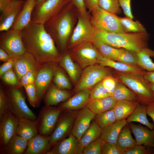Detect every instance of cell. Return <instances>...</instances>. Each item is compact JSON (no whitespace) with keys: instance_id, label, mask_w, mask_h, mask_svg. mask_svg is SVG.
<instances>
[{"instance_id":"obj_1","label":"cell","mask_w":154,"mask_h":154,"mask_svg":"<svg viewBox=\"0 0 154 154\" xmlns=\"http://www.w3.org/2000/svg\"><path fill=\"white\" fill-rule=\"evenodd\" d=\"M22 40L26 52L40 63H59L61 54L44 25L31 22L22 30Z\"/></svg>"},{"instance_id":"obj_2","label":"cell","mask_w":154,"mask_h":154,"mask_svg":"<svg viewBox=\"0 0 154 154\" xmlns=\"http://www.w3.org/2000/svg\"><path fill=\"white\" fill-rule=\"evenodd\" d=\"M78 11L71 1L44 25L62 54L68 50L69 41L78 21Z\"/></svg>"},{"instance_id":"obj_3","label":"cell","mask_w":154,"mask_h":154,"mask_svg":"<svg viewBox=\"0 0 154 154\" xmlns=\"http://www.w3.org/2000/svg\"><path fill=\"white\" fill-rule=\"evenodd\" d=\"M96 29L95 40H99L111 46L135 52L147 47L149 37L147 32L117 33Z\"/></svg>"},{"instance_id":"obj_4","label":"cell","mask_w":154,"mask_h":154,"mask_svg":"<svg viewBox=\"0 0 154 154\" xmlns=\"http://www.w3.org/2000/svg\"><path fill=\"white\" fill-rule=\"evenodd\" d=\"M115 74L120 81L136 94L137 101L146 106L154 101V95L149 83L143 76L120 72L116 71Z\"/></svg>"},{"instance_id":"obj_5","label":"cell","mask_w":154,"mask_h":154,"mask_svg":"<svg viewBox=\"0 0 154 154\" xmlns=\"http://www.w3.org/2000/svg\"><path fill=\"white\" fill-rule=\"evenodd\" d=\"M20 87L9 86L4 87L8 102V110L17 118L36 121V114L28 107Z\"/></svg>"},{"instance_id":"obj_6","label":"cell","mask_w":154,"mask_h":154,"mask_svg":"<svg viewBox=\"0 0 154 154\" xmlns=\"http://www.w3.org/2000/svg\"><path fill=\"white\" fill-rule=\"evenodd\" d=\"M90 14L78 13L77 22L69 41L68 50L84 42H93L96 39V29L90 20Z\"/></svg>"},{"instance_id":"obj_7","label":"cell","mask_w":154,"mask_h":154,"mask_svg":"<svg viewBox=\"0 0 154 154\" xmlns=\"http://www.w3.org/2000/svg\"><path fill=\"white\" fill-rule=\"evenodd\" d=\"M91 13V21L96 29L110 33H127L116 14L106 11L98 6Z\"/></svg>"},{"instance_id":"obj_8","label":"cell","mask_w":154,"mask_h":154,"mask_svg":"<svg viewBox=\"0 0 154 154\" xmlns=\"http://www.w3.org/2000/svg\"><path fill=\"white\" fill-rule=\"evenodd\" d=\"M111 74V72L109 68L99 64L87 67L83 69L73 91L76 93L82 90H90L106 76Z\"/></svg>"},{"instance_id":"obj_9","label":"cell","mask_w":154,"mask_h":154,"mask_svg":"<svg viewBox=\"0 0 154 154\" xmlns=\"http://www.w3.org/2000/svg\"><path fill=\"white\" fill-rule=\"evenodd\" d=\"M68 50L73 60L82 69L99 63L101 54L92 42H84Z\"/></svg>"},{"instance_id":"obj_10","label":"cell","mask_w":154,"mask_h":154,"mask_svg":"<svg viewBox=\"0 0 154 154\" xmlns=\"http://www.w3.org/2000/svg\"><path fill=\"white\" fill-rule=\"evenodd\" d=\"M0 48L11 57L21 55L26 51L23 43L21 31L11 28L1 32Z\"/></svg>"},{"instance_id":"obj_11","label":"cell","mask_w":154,"mask_h":154,"mask_svg":"<svg viewBox=\"0 0 154 154\" xmlns=\"http://www.w3.org/2000/svg\"><path fill=\"white\" fill-rule=\"evenodd\" d=\"M71 0H46L40 6L35 7L31 21L44 24L60 12Z\"/></svg>"},{"instance_id":"obj_12","label":"cell","mask_w":154,"mask_h":154,"mask_svg":"<svg viewBox=\"0 0 154 154\" xmlns=\"http://www.w3.org/2000/svg\"><path fill=\"white\" fill-rule=\"evenodd\" d=\"M62 111L58 107L45 105L43 106L36 121L38 134L45 136L50 135Z\"/></svg>"},{"instance_id":"obj_13","label":"cell","mask_w":154,"mask_h":154,"mask_svg":"<svg viewBox=\"0 0 154 154\" xmlns=\"http://www.w3.org/2000/svg\"><path fill=\"white\" fill-rule=\"evenodd\" d=\"M58 64L54 62L42 64L38 71L35 84L39 105L51 84L54 75L58 67Z\"/></svg>"},{"instance_id":"obj_14","label":"cell","mask_w":154,"mask_h":154,"mask_svg":"<svg viewBox=\"0 0 154 154\" xmlns=\"http://www.w3.org/2000/svg\"><path fill=\"white\" fill-rule=\"evenodd\" d=\"M77 113L75 111H62L54 131L49 136V143L51 146L66 138L70 133Z\"/></svg>"},{"instance_id":"obj_15","label":"cell","mask_w":154,"mask_h":154,"mask_svg":"<svg viewBox=\"0 0 154 154\" xmlns=\"http://www.w3.org/2000/svg\"><path fill=\"white\" fill-rule=\"evenodd\" d=\"M19 119L9 110L0 117V150L16 134Z\"/></svg>"},{"instance_id":"obj_16","label":"cell","mask_w":154,"mask_h":154,"mask_svg":"<svg viewBox=\"0 0 154 154\" xmlns=\"http://www.w3.org/2000/svg\"><path fill=\"white\" fill-rule=\"evenodd\" d=\"M25 1V0L11 1L1 12L0 16V31L11 29L19 15Z\"/></svg>"},{"instance_id":"obj_17","label":"cell","mask_w":154,"mask_h":154,"mask_svg":"<svg viewBox=\"0 0 154 154\" xmlns=\"http://www.w3.org/2000/svg\"><path fill=\"white\" fill-rule=\"evenodd\" d=\"M96 114L86 106L77 112L71 133L79 140L89 127Z\"/></svg>"},{"instance_id":"obj_18","label":"cell","mask_w":154,"mask_h":154,"mask_svg":"<svg viewBox=\"0 0 154 154\" xmlns=\"http://www.w3.org/2000/svg\"><path fill=\"white\" fill-rule=\"evenodd\" d=\"M35 58L26 52L23 54L15 57L13 69L19 81L28 71L32 70H38L41 65Z\"/></svg>"},{"instance_id":"obj_19","label":"cell","mask_w":154,"mask_h":154,"mask_svg":"<svg viewBox=\"0 0 154 154\" xmlns=\"http://www.w3.org/2000/svg\"><path fill=\"white\" fill-rule=\"evenodd\" d=\"M47 154H82L79 140L70 133L67 137L58 141L51 147Z\"/></svg>"},{"instance_id":"obj_20","label":"cell","mask_w":154,"mask_h":154,"mask_svg":"<svg viewBox=\"0 0 154 154\" xmlns=\"http://www.w3.org/2000/svg\"><path fill=\"white\" fill-rule=\"evenodd\" d=\"M135 138L136 144L151 147L154 146V130L132 122L128 123Z\"/></svg>"},{"instance_id":"obj_21","label":"cell","mask_w":154,"mask_h":154,"mask_svg":"<svg viewBox=\"0 0 154 154\" xmlns=\"http://www.w3.org/2000/svg\"><path fill=\"white\" fill-rule=\"evenodd\" d=\"M98 64L105 67L112 68L120 72L143 76L146 72L138 65L129 64L112 60L103 56L101 54L99 59Z\"/></svg>"},{"instance_id":"obj_22","label":"cell","mask_w":154,"mask_h":154,"mask_svg":"<svg viewBox=\"0 0 154 154\" xmlns=\"http://www.w3.org/2000/svg\"><path fill=\"white\" fill-rule=\"evenodd\" d=\"M76 93L57 107L62 111H74L86 106L90 98V90H82Z\"/></svg>"},{"instance_id":"obj_23","label":"cell","mask_w":154,"mask_h":154,"mask_svg":"<svg viewBox=\"0 0 154 154\" xmlns=\"http://www.w3.org/2000/svg\"><path fill=\"white\" fill-rule=\"evenodd\" d=\"M59 64L65 70L73 84L75 86L80 78L82 69L74 61L68 50L61 54Z\"/></svg>"},{"instance_id":"obj_24","label":"cell","mask_w":154,"mask_h":154,"mask_svg":"<svg viewBox=\"0 0 154 154\" xmlns=\"http://www.w3.org/2000/svg\"><path fill=\"white\" fill-rule=\"evenodd\" d=\"M71 96V93L67 90H62L53 84H50L46 91L42 99L45 105L53 106L61 102H64Z\"/></svg>"},{"instance_id":"obj_25","label":"cell","mask_w":154,"mask_h":154,"mask_svg":"<svg viewBox=\"0 0 154 154\" xmlns=\"http://www.w3.org/2000/svg\"><path fill=\"white\" fill-rule=\"evenodd\" d=\"M51 146L49 136L38 134L28 140L24 154H46Z\"/></svg>"},{"instance_id":"obj_26","label":"cell","mask_w":154,"mask_h":154,"mask_svg":"<svg viewBox=\"0 0 154 154\" xmlns=\"http://www.w3.org/2000/svg\"><path fill=\"white\" fill-rule=\"evenodd\" d=\"M37 0H25L21 11L11 28L21 31L31 21Z\"/></svg>"},{"instance_id":"obj_27","label":"cell","mask_w":154,"mask_h":154,"mask_svg":"<svg viewBox=\"0 0 154 154\" xmlns=\"http://www.w3.org/2000/svg\"><path fill=\"white\" fill-rule=\"evenodd\" d=\"M127 123L126 119L117 120L111 124L102 129L100 137L104 142L116 144L121 130Z\"/></svg>"},{"instance_id":"obj_28","label":"cell","mask_w":154,"mask_h":154,"mask_svg":"<svg viewBox=\"0 0 154 154\" xmlns=\"http://www.w3.org/2000/svg\"><path fill=\"white\" fill-rule=\"evenodd\" d=\"M117 101L112 96L101 99H89L86 106L96 114L112 109Z\"/></svg>"},{"instance_id":"obj_29","label":"cell","mask_w":154,"mask_h":154,"mask_svg":"<svg viewBox=\"0 0 154 154\" xmlns=\"http://www.w3.org/2000/svg\"><path fill=\"white\" fill-rule=\"evenodd\" d=\"M38 134L36 121L26 118L19 119L17 134L28 140Z\"/></svg>"},{"instance_id":"obj_30","label":"cell","mask_w":154,"mask_h":154,"mask_svg":"<svg viewBox=\"0 0 154 154\" xmlns=\"http://www.w3.org/2000/svg\"><path fill=\"white\" fill-rule=\"evenodd\" d=\"M139 104L136 100H123L117 102L113 109L117 120L126 119Z\"/></svg>"},{"instance_id":"obj_31","label":"cell","mask_w":154,"mask_h":154,"mask_svg":"<svg viewBox=\"0 0 154 154\" xmlns=\"http://www.w3.org/2000/svg\"><path fill=\"white\" fill-rule=\"evenodd\" d=\"M28 140L16 134L10 140L6 146L0 150V153L24 154L27 147Z\"/></svg>"},{"instance_id":"obj_32","label":"cell","mask_w":154,"mask_h":154,"mask_svg":"<svg viewBox=\"0 0 154 154\" xmlns=\"http://www.w3.org/2000/svg\"><path fill=\"white\" fill-rule=\"evenodd\" d=\"M102 128L94 120L84 133L79 140L80 149L82 153L83 149L88 144L100 137Z\"/></svg>"},{"instance_id":"obj_33","label":"cell","mask_w":154,"mask_h":154,"mask_svg":"<svg viewBox=\"0 0 154 154\" xmlns=\"http://www.w3.org/2000/svg\"><path fill=\"white\" fill-rule=\"evenodd\" d=\"M131 132V130L127 123L123 128L117 138L116 144L123 152V154L124 152L136 144Z\"/></svg>"},{"instance_id":"obj_34","label":"cell","mask_w":154,"mask_h":154,"mask_svg":"<svg viewBox=\"0 0 154 154\" xmlns=\"http://www.w3.org/2000/svg\"><path fill=\"white\" fill-rule=\"evenodd\" d=\"M146 106L139 104L127 118V123L136 122H139L151 130H154V124L150 123L147 117Z\"/></svg>"},{"instance_id":"obj_35","label":"cell","mask_w":154,"mask_h":154,"mask_svg":"<svg viewBox=\"0 0 154 154\" xmlns=\"http://www.w3.org/2000/svg\"><path fill=\"white\" fill-rule=\"evenodd\" d=\"M137 65L147 71H154V63L151 57H154V51L147 47L137 52Z\"/></svg>"},{"instance_id":"obj_36","label":"cell","mask_w":154,"mask_h":154,"mask_svg":"<svg viewBox=\"0 0 154 154\" xmlns=\"http://www.w3.org/2000/svg\"><path fill=\"white\" fill-rule=\"evenodd\" d=\"M93 43L103 56L114 61H116L118 56L124 49L111 46L98 40H96Z\"/></svg>"},{"instance_id":"obj_37","label":"cell","mask_w":154,"mask_h":154,"mask_svg":"<svg viewBox=\"0 0 154 154\" xmlns=\"http://www.w3.org/2000/svg\"><path fill=\"white\" fill-rule=\"evenodd\" d=\"M112 96L117 102L123 100H137L135 93L120 80L117 84Z\"/></svg>"},{"instance_id":"obj_38","label":"cell","mask_w":154,"mask_h":154,"mask_svg":"<svg viewBox=\"0 0 154 154\" xmlns=\"http://www.w3.org/2000/svg\"><path fill=\"white\" fill-rule=\"evenodd\" d=\"M118 18L127 33L147 32L145 28L139 21H134L127 17H121L118 16Z\"/></svg>"},{"instance_id":"obj_39","label":"cell","mask_w":154,"mask_h":154,"mask_svg":"<svg viewBox=\"0 0 154 154\" xmlns=\"http://www.w3.org/2000/svg\"><path fill=\"white\" fill-rule=\"evenodd\" d=\"M53 82L58 88L62 90H71L72 85L62 70L58 66L53 76Z\"/></svg>"},{"instance_id":"obj_40","label":"cell","mask_w":154,"mask_h":154,"mask_svg":"<svg viewBox=\"0 0 154 154\" xmlns=\"http://www.w3.org/2000/svg\"><path fill=\"white\" fill-rule=\"evenodd\" d=\"M94 119L102 129L109 126L117 120L113 109L96 114Z\"/></svg>"},{"instance_id":"obj_41","label":"cell","mask_w":154,"mask_h":154,"mask_svg":"<svg viewBox=\"0 0 154 154\" xmlns=\"http://www.w3.org/2000/svg\"><path fill=\"white\" fill-rule=\"evenodd\" d=\"M98 5L104 10L114 14L121 12L118 0H98Z\"/></svg>"},{"instance_id":"obj_42","label":"cell","mask_w":154,"mask_h":154,"mask_svg":"<svg viewBox=\"0 0 154 154\" xmlns=\"http://www.w3.org/2000/svg\"><path fill=\"white\" fill-rule=\"evenodd\" d=\"M116 61L129 64L137 65V52L124 49L118 56Z\"/></svg>"},{"instance_id":"obj_43","label":"cell","mask_w":154,"mask_h":154,"mask_svg":"<svg viewBox=\"0 0 154 154\" xmlns=\"http://www.w3.org/2000/svg\"><path fill=\"white\" fill-rule=\"evenodd\" d=\"M27 96L28 100L34 108L39 106L36 88L35 83L26 85L23 86Z\"/></svg>"},{"instance_id":"obj_44","label":"cell","mask_w":154,"mask_h":154,"mask_svg":"<svg viewBox=\"0 0 154 154\" xmlns=\"http://www.w3.org/2000/svg\"><path fill=\"white\" fill-rule=\"evenodd\" d=\"M104 141L100 137L91 142L83 149L82 154H102Z\"/></svg>"},{"instance_id":"obj_45","label":"cell","mask_w":154,"mask_h":154,"mask_svg":"<svg viewBox=\"0 0 154 154\" xmlns=\"http://www.w3.org/2000/svg\"><path fill=\"white\" fill-rule=\"evenodd\" d=\"M110 96L104 87L102 81L90 90V99H101Z\"/></svg>"},{"instance_id":"obj_46","label":"cell","mask_w":154,"mask_h":154,"mask_svg":"<svg viewBox=\"0 0 154 154\" xmlns=\"http://www.w3.org/2000/svg\"><path fill=\"white\" fill-rule=\"evenodd\" d=\"M119 81V80L117 77H114L111 74L106 76L102 80L104 87L111 96H112L115 88Z\"/></svg>"},{"instance_id":"obj_47","label":"cell","mask_w":154,"mask_h":154,"mask_svg":"<svg viewBox=\"0 0 154 154\" xmlns=\"http://www.w3.org/2000/svg\"><path fill=\"white\" fill-rule=\"evenodd\" d=\"M0 77L7 85L20 87L19 82L13 68L6 72Z\"/></svg>"},{"instance_id":"obj_48","label":"cell","mask_w":154,"mask_h":154,"mask_svg":"<svg viewBox=\"0 0 154 154\" xmlns=\"http://www.w3.org/2000/svg\"><path fill=\"white\" fill-rule=\"evenodd\" d=\"M38 70H30L23 76L19 81V87L21 88L26 85L35 83Z\"/></svg>"},{"instance_id":"obj_49","label":"cell","mask_w":154,"mask_h":154,"mask_svg":"<svg viewBox=\"0 0 154 154\" xmlns=\"http://www.w3.org/2000/svg\"><path fill=\"white\" fill-rule=\"evenodd\" d=\"M8 110V102L4 87L2 86L0 87V117Z\"/></svg>"},{"instance_id":"obj_50","label":"cell","mask_w":154,"mask_h":154,"mask_svg":"<svg viewBox=\"0 0 154 154\" xmlns=\"http://www.w3.org/2000/svg\"><path fill=\"white\" fill-rule=\"evenodd\" d=\"M149 147L146 148L143 145L136 144L128 150L124 152L123 154H151L153 153L152 150Z\"/></svg>"},{"instance_id":"obj_51","label":"cell","mask_w":154,"mask_h":154,"mask_svg":"<svg viewBox=\"0 0 154 154\" xmlns=\"http://www.w3.org/2000/svg\"><path fill=\"white\" fill-rule=\"evenodd\" d=\"M102 154H123L116 144L104 142Z\"/></svg>"},{"instance_id":"obj_52","label":"cell","mask_w":154,"mask_h":154,"mask_svg":"<svg viewBox=\"0 0 154 154\" xmlns=\"http://www.w3.org/2000/svg\"><path fill=\"white\" fill-rule=\"evenodd\" d=\"M120 6L122 9L125 15L133 19V18L132 13L131 1V0H118Z\"/></svg>"},{"instance_id":"obj_53","label":"cell","mask_w":154,"mask_h":154,"mask_svg":"<svg viewBox=\"0 0 154 154\" xmlns=\"http://www.w3.org/2000/svg\"><path fill=\"white\" fill-rule=\"evenodd\" d=\"M71 1L77 8L79 14L87 15L89 13L85 7L84 0H71Z\"/></svg>"},{"instance_id":"obj_54","label":"cell","mask_w":154,"mask_h":154,"mask_svg":"<svg viewBox=\"0 0 154 154\" xmlns=\"http://www.w3.org/2000/svg\"><path fill=\"white\" fill-rule=\"evenodd\" d=\"M15 57H12L9 60L1 65L0 67V76L6 72L13 68Z\"/></svg>"},{"instance_id":"obj_55","label":"cell","mask_w":154,"mask_h":154,"mask_svg":"<svg viewBox=\"0 0 154 154\" xmlns=\"http://www.w3.org/2000/svg\"><path fill=\"white\" fill-rule=\"evenodd\" d=\"M98 0H84V3L86 9L90 13L96 9L98 6Z\"/></svg>"},{"instance_id":"obj_56","label":"cell","mask_w":154,"mask_h":154,"mask_svg":"<svg viewBox=\"0 0 154 154\" xmlns=\"http://www.w3.org/2000/svg\"><path fill=\"white\" fill-rule=\"evenodd\" d=\"M147 114L152 119L154 124V101L146 106Z\"/></svg>"},{"instance_id":"obj_57","label":"cell","mask_w":154,"mask_h":154,"mask_svg":"<svg viewBox=\"0 0 154 154\" xmlns=\"http://www.w3.org/2000/svg\"><path fill=\"white\" fill-rule=\"evenodd\" d=\"M143 77L148 82L154 84V71L146 72Z\"/></svg>"},{"instance_id":"obj_58","label":"cell","mask_w":154,"mask_h":154,"mask_svg":"<svg viewBox=\"0 0 154 154\" xmlns=\"http://www.w3.org/2000/svg\"><path fill=\"white\" fill-rule=\"evenodd\" d=\"M12 57L3 50L0 48V60L1 61L5 62L9 60Z\"/></svg>"},{"instance_id":"obj_59","label":"cell","mask_w":154,"mask_h":154,"mask_svg":"<svg viewBox=\"0 0 154 154\" xmlns=\"http://www.w3.org/2000/svg\"><path fill=\"white\" fill-rule=\"evenodd\" d=\"M46 0H37L35 7L40 6Z\"/></svg>"},{"instance_id":"obj_60","label":"cell","mask_w":154,"mask_h":154,"mask_svg":"<svg viewBox=\"0 0 154 154\" xmlns=\"http://www.w3.org/2000/svg\"><path fill=\"white\" fill-rule=\"evenodd\" d=\"M149 83L150 88L154 95V84L149 82Z\"/></svg>"},{"instance_id":"obj_61","label":"cell","mask_w":154,"mask_h":154,"mask_svg":"<svg viewBox=\"0 0 154 154\" xmlns=\"http://www.w3.org/2000/svg\"><path fill=\"white\" fill-rule=\"evenodd\" d=\"M5 0V1H9V2H10V1H11L13 0Z\"/></svg>"},{"instance_id":"obj_62","label":"cell","mask_w":154,"mask_h":154,"mask_svg":"<svg viewBox=\"0 0 154 154\" xmlns=\"http://www.w3.org/2000/svg\"></svg>"}]
</instances>
